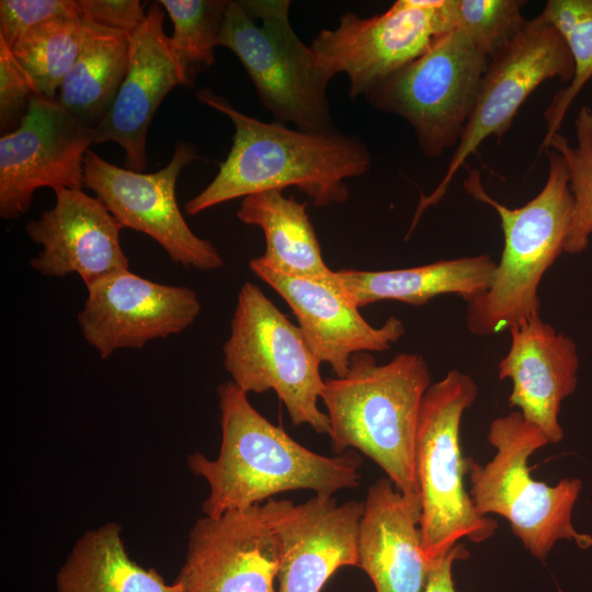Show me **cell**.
Masks as SVG:
<instances>
[{
    "label": "cell",
    "mask_w": 592,
    "mask_h": 592,
    "mask_svg": "<svg viewBox=\"0 0 592 592\" xmlns=\"http://www.w3.org/2000/svg\"><path fill=\"white\" fill-rule=\"evenodd\" d=\"M421 509L388 477L368 490L358 532V567L376 592H424L432 562L423 549Z\"/></svg>",
    "instance_id": "44dd1931"
},
{
    "label": "cell",
    "mask_w": 592,
    "mask_h": 592,
    "mask_svg": "<svg viewBox=\"0 0 592 592\" xmlns=\"http://www.w3.org/2000/svg\"><path fill=\"white\" fill-rule=\"evenodd\" d=\"M223 352L224 367L241 390H274L294 425L330 435L329 418L317 405L325 388L321 362L298 326L253 283L240 287Z\"/></svg>",
    "instance_id": "ba28073f"
},
{
    "label": "cell",
    "mask_w": 592,
    "mask_h": 592,
    "mask_svg": "<svg viewBox=\"0 0 592 592\" xmlns=\"http://www.w3.org/2000/svg\"><path fill=\"white\" fill-rule=\"evenodd\" d=\"M509 331L510 349L498 364L499 378L512 382L509 405L536 425L549 443H559L563 439L561 403L578 385L577 344L539 315Z\"/></svg>",
    "instance_id": "ffe728a7"
},
{
    "label": "cell",
    "mask_w": 592,
    "mask_h": 592,
    "mask_svg": "<svg viewBox=\"0 0 592 592\" xmlns=\"http://www.w3.org/2000/svg\"><path fill=\"white\" fill-rule=\"evenodd\" d=\"M77 4L83 21L127 33L134 32L147 13L139 0H77Z\"/></svg>",
    "instance_id": "d6a6232c"
},
{
    "label": "cell",
    "mask_w": 592,
    "mask_h": 592,
    "mask_svg": "<svg viewBox=\"0 0 592 592\" xmlns=\"http://www.w3.org/2000/svg\"><path fill=\"white\" fill-rule=\"evenodd\" d=\"M164 13L158 1L152 2L144 22L129 34L126 76L114 103L93 130L94 145L118 144L127 169L139 172L147 164V134L159 105L174 87L192 86L171 53Z\"/></svg>",
    "instance_id": "ac0fdd59"
},
{
    "label": "cell",
    "mask_w": 592,
    "mask_h": 592,
    "mask_svg": "<svg viewBox=\"0 0 592 592\" xmlns=\"http://www.w3.org/2000/svg\"><path fill=\"white\" fill-rule=\"evenodd\" d=\"M83 36L82 20H57L27 31L10 49L36 91L57 98L79 56Z\"/></svg>",
    "instance_id": "484cf974"
},
{
    "label": "cell",
    "mask_w": 592,
    "mask_h": 592,
    "mask_svg": "<svg viewBox=\"0 0 592 592\" xmlns=\"http://www.w3.org/2000/svg\"><path fill=\"white\" fill-rule=\"evenodd\" d=\"M52 208L26 225L30 239L42 247L30 265L46 277L76 273L86 286L129 270L121 244L124 229L105 205L82 189H59Z\"/></svg>",
    "instance_id": "e0dca14e"
},
{
    "label": "cell",
    "mask_w": 592,
    "mask_h": 592,
    "mask_svg": "<svg viewBox=\"0 0 592 592\" xmlns=\"http://www.w3.org/2000/svg\"><path fill=\"white\" fill-rule=\"evenodd\" d=\"M264 504L281 550L277 592H320L339 568L358 567L364 502L315 494L300 504L272 498Z\"/></svg>",
    "instance_id": "2e32d148"
},
{
    "label": "cell",
    "mask_w": 592,
    "mask_h": 592,
    "mask_svg": "<svg viewBox=\"0 0 592 592\" xmlns=\"http://www.w3.org/2000/svg\"><path fill=\"white\" fill-rule=\"evenodd\" d=\"M487 439L496 448L493 458L485 465L468 460L469 496L476 510L508 520L513 534L539 560L559 539L591 547L592 537L572 524L582 481L563 478L549 486L531 476L528 458L549 443L544 433L513 411L490 423Z\"/></svg>",
    "instance_id": "8992f818"
},
{
    "label": "cell",
    "mask_w": 592,
    "mask_h": 592,
    "mask_svg": "<svg viewBox=\"0 0 592 592\" xmlns=\"http://www.w3.org/2000/svg\"><path fill=\"white\" fill-rule=\"evenodd\" d=\"M39 94L27 73L0 37V130L9 134L25 119L33 99Z\"/></svg>",
    "instance_id": "1f68e13d"
},
{
    "label": "cell",
    "mask_w": 592,
    "mask_h": 592,
    "mask_svg": "<svg viewBox=\"0 0 592 592\" xmlns=\"http://www.w3.org/2000/svg\"><path fill=\"white\" fill-rule=\"evenodd\" d=\"M539 15L560 34L573 62L570 83L554 95L544 112L542 148L559 133L569 107L592 78V0H548Z\"/></svg>",
    "instance_id": "4316f807"
},
{
    "label": "cell",
    "mask_w": 592,
    "mask_h": 592,
    "mask_svg": "<svg viewBox=\"0 0 592 592\" xmlns=\"http://www.w3.org/2000/svg\"><path fill=\"white\" fill-rule=\"evenodd\" d=\"M173 24L171 53L193 84L197 72L215 61L229 0H159Z\"/></svg>",
    "instance_id": "83f0119b"
},
{
    "label": "cell",
    "mask_w": 592,
    "mask_h": 592,
    "mask_svg": "<svg viewBox=\"0 0 592 592\" xmlns=\"http://www.w3.org/2000/svg\"><path fill=\"white\" fill-rule=\"evenodd\" d=\"M496 267L489 254H479L388 271L343 269L334 271V287L357 308L386 299L421 306L444 294L469 304L488 289Z\"/></svg>",
    "instance_id": "7402d4cb"
},
{
    "label": "cell",
    "mask_w": 592,
    "mask_h": 592,
    "mask_svg": "<svg viewBox=\"0 0 592 592\" xmlns=\"http://www.w3.org/2000/svg\"><path fill=\"white\" fill-rule=\"evenodd\" d=\"M447 0H397L371 18L344 13L337 27L321 30L310 47L334 77L345 73L356 98L425 53L452 31Z\"/></svg>",
    "instance_id": "7c38bea8"
},
{
    "label": "cell",
    "mask_w": 592,
    "mask_h": 592,
    "mask_svg": "<svg viewBox=\"0 0 592 592\" xmlns=\"http://www.w3.org/2000/svg\"><path fill=\"white\" fill-rule=\"evenodd\" d=\"M488 61L466 35L452 30L364 95L373 107L406 119L421 152L436 158L458 145Z\"/></svg>",
    "instance_id": "9c48e42d"
},
{
    "label": "cell",
    "mask_w": 592,
    "mask_h": 592,
    "mask_svg": "<svg viewBox=\"0 0 592 592\" xmlns=\"http://www.w3.org/2000/svg\"><path fill=\"white\" fill-rule=\"evenodd\" d=\"M198 158L191 144L179 141L164 168L146 173L119 168L89 149L83 186L94 192L123 228L152 238L172 262L185 269L218 270L223 257L209 240L192 231L175 196L181 171Z\"/></svg>",
    "instance_id": "8fae6325"
},
{
    "label": "cell",
    "mask_w": 592,
    "mask_h": 592,
    "mask_svg": "<svg viewBox=\"0 0 592 592\" xmlns=\"http://www.w3.org/2000/svg\"><path fill=\"white\" fill-rule=\"evenodd\" d=\"M217 394L219 454L216 459L201 453L187 457L192 473L209 486L202 508L205 515L247 509L285 491L306 489L332 496L360 485L358 455L325 456L306 448L260 414L232 380L220 384Z\"/></svg>",
    "instance_id": "7a4b0ae2"
},
{
    "label": "cell",
    "mask_w": 592,
    "mask_h": 592,
    "mask_svg": "<svg viewBox=\"0 0 592 592\" xmlns=\"http://www.w3.org/2000/svg\"><path fill=\"white\" fill-rule=\"evenodd\" d=\"M250 270L270 285L294 312L309 348L321 363L343 377L356 353L382 352L405 334V325L389 317L373 327L332 284L291 276L249 261Z\"/></svg>",
    "instance_id": "d6986e66"
},
{
    "label": "cell",
    "mask_w": 592,
    "mask_h": 592,
    "mask_svg": "<svg viewBox=\"0 0 592 592\" xmlns=\"http://www.w3.org/2000/svg\"><path fill=\"white\" fill-rule=\"evenodd\" d=\"M572 76V58L557 30L540 15L526 20L513 41L489 59L445 175L429 195L421 196L409 234L422 213L444 196L468 157L488 137L493 135L499 141L504 136L521 105L540 83L556 77L570 81Z\"/></svg>",
    "instance_id": "30bf717a"
},
{
    "label": "cell",
    "mask_w": 592,
    "mask_h": 592,
    "mask_svg": "<svg viewBox=\"0 0 592 592\" xmlns=\"http://www.w3.org/2000/svg\"><path fill=\"white\" fill-rule=\"evenodd\" d=\"M520 0H447L452 30H458L488 59L505 47L525 23Z\"/></svg>",
    "instance_id": "f546056e"
},
{
    "label": "cell",
    "mask_w": 592,
    "mask_h": 592,
    "mask_svg": "<svg viewBox=\"0 0 592 592\" xmlns=\"http://www.w3.org/2000/svg\"><path fill=\"white\" fill-rule=\"evenodd\" d=\"M83 22L79 56L56 99L76 118L94 129L114 103L126 76L130 33Z\"/></svg>",
    "instance_id": "cb8c5ba5"
},
{
    "label": "cell",
    "mask_w": 592,
    "mask_h": 592,
    "mask_svg": "<svg viewBox=\"0 0 592 592\" xmlns=\"http://www.w3.org/2000/svg\"><path fill=\"white\" fill-rule=\"evenodd\" d=\"M280 544L265 504L201 517L175 580L182 592H277Z\"/></svg>",
    "instance_id": "9a60e30c"
},
{
    "label": "cell",
    "mask_w": 592,
    "mask_h": 592,
    "mask_svg": "<svg viewBox=\"0 0 592 592\" xmlns=\"http://www.w3.org/2000/svg\"><path fill=\"white\" fill-rule=\"evenodd\" d=\"M430 386V369L420 354L400 353L386 364H377L374 356L362 352L352 356L343 377L325 380L321 395L333 452L358 449L420 509L415 436L420 407Z\"/></svg>",
    "instance_id": "3957f363"
},
{
    "label": "cell",
    "mask_w": 592,
    "mask_h": 592,
    "mask_svg": "<svg viewBox=\"0 0 592 592\" xmlns=\"http://www.w3.org/2000/svg\"><path fill=\"white\" fill-rule=\"evenodd\" d=\"M57 20H82L77 0L0 1V37L9 47L27 31Z\"/></svg>",
    "instance_id": "4dcf8cb0"
},
{
    "label": "cell",
    "mask_w": 592,
    "mask_h": 592,
    "mask_svg": "<svg viewBox=\"0 0 592 592\" xmlns=\"http://www.w3.org/2000/svg\"><path fill=\"white\" fill-rule=\"evenodd\" d=\"M469 557V550L460 543L436 558L430 568L424 592H458L455 589L452 568L457 560Z\"/></svg>",
    "instance_id": "836d02e7"
},
{
    "label": "cell",
    "mask_w": 592,
    "mask_h": 592,
    "mask_svg": "<svg viewBox=\"0 0 592 592\" xmlns=\"http://www.w3.org/2000/svg\"><path fill=\"white\" fill-rule=\"evenodd\" d=\"M237 217L262 229L265 251L254 260L280 273L334 286V271L325 263L307 204L283 191H265L242 198Z\"/></svg>",
    "instance_id": "603a6c76"
},
{
    "label": "cell",
    "mask_w": 592,
    "mask_h": 592,
    "mask_svg": "<svg viewBox=\"0 0 592 592\" xmlns=\"http://www.w3.org/2000/svg\"><path fill=\"white\" fill-rule=\"evenodd\" d=\"M289 7L288 0L229 1L219 46L238 57L275 122L333 130L327 96L333 76L293 30Z\"/></svg>",
    "instance_id": "5b68a950"
},
{
    "label": "cell",
    "mask_w": 592,
    "mask_h": 592,
    "mask_svg": "<svg viewBox=\"0 0 592 592\" xmlns=\"http://www.w3.org/2000/svg\"><path fill=\"white\" fill-rule=\"evenodd\" d=\"M57 592H182V587L132 560L121 525L112 522L76 542L57 574Z\"/></svg>",
    "instance_id": "d4e9b609"
},
{
    "label": "cell",
    "mask_w": 592,
    "mask_h": 592,
    "mask_svg": "<svg viewBox=\"0 0 592 592\" xmlns=\"http://www.w3.org/2000/svg\"><path fill=\"white\" fill-rule=\"evenodd\" d=\"M200 103L226 115L234 125L232 145L212 182L189 200L184 209L196 215L221 203L265 191L295 186L317 207L349 197L346 179L371 166L364 143L337 129L322 133L265 123L238 111L208 88L196 91Z\"/></svg>",
    "instance_id": "6da1fadb"
},
{
    "label": "cell",
    "mask_w": 592,
    "mask_h": 592,
    "mask_svg": "<svg viewBox=\"0 0 592 592\" xmlns=\"http://www.w3.org/2000/svg\"><path fill=\"white\" fill-rule=\"evenodd\" d=\"M548 177L540 192L525 205L509 208L483 189L480 174L470 170L466 192L498 214L504 244L488 289L470 301L468 330L493 335L539 315L537 295L545 272L563 252L573 197L562 156L546 149Z\"/></svg>",
    "instance_id": "277c9868"
},
{
    "label": "cell",
    "mask_w": 592,
    "mask_h": 592,
    "mask_svg": "<svg viewBox=\"0 0 592 592\" xmlns=\"http://www.w3.org/2000/svg\"><path fill=\"white\" fill-rule=\"evenodd\" d=\"M475 380L458 369L431 384L420 407L415 465L421 498L420 532L426 557L433 561L462 538L489 539L494 519L480 514L465 489L468 460L462 455L459 428L477 397Z\"/></svg>",
    "instance_id": "52a82bcc"
},
{
    "label": "cell",
    "mask_w": 592,
    "mask_h": 592,
    "mask_svg": "<svg viewBox=\"0 0 592 592\" xmlns=\"http://www.w3.org/2000/svg\"><path fill=\"white\" fill-rule=\"evenodd\" d=\"M576 144L571 145L560 132L540 148L558 151L567 166L573 197L570 225L563 252H582L592 235V110L581 107L576 119Z\"/></svg>",
    "instance_id": "f1b7e54d"
},
{
    "label": "cell",
    "mask_w": 592,
    "mask_h": 592,
    "mask_svg": "<svg viewBox=\"0 0 592 592\" xmlns=\"http://www.w3.org/2000/svg\"><path fill=\"white\" fill-rule=\"evenodd\" d=\"M93 130L56 98L37 94L20 127L0 137V217L25 214L41 187L82 189Z\"/></svg>",
    "instance_id": "4fadbf2b"
},
{
    "label": "cell",
    "mask_w": 592,
    "mask_h": 592,
    "mask_svg": "<svg viewBox=\"0 0 592 592\" xmlns=\"http://www.w3.org/2000/svg\"><path fill=\"white\" fill-rule=\"evenodd\" d=\"M87 291L78 323L101 358L178 334L195 321L202 308L192 288L157 283L130 270L105 276Z\"/></svg>",
    "instance_id": "5bb4252c"
}]
</instances>
